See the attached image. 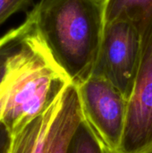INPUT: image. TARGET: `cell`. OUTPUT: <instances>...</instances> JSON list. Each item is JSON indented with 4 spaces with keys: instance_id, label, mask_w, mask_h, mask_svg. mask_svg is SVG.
<instances>
[{
    "instance_id": "6",
    "label": "cell",
    "mask_w": 152,
    "mask_h": 153,
    "mask_svg": "<svg viewBox=\"0 0 152 153\" xmlns=\"http://www.w3.org/2000/svg\"><path fill=\"white\" fill-rule=\"evenodd\" d=\"M82 119L78 89L71 82L59 97L50 127L47 153H67L71 137Z\"/></svg>"
},
{
    "instance_id": "5",
    "label": "cell",
    "mask_w": 152,
    "mask_h": 153,
    "mask_svg": "<svg viewBox=\"0 0 152 153\" xmlns=\"http://www.w3.org/2000/svg\"><path fill=\"white\" fill-rule=\"evenodd\" d=\"M76 86L83 119L111 152L118 153L125 126L127 100L99 76L91 75Z\"/></svg>"
},
{
    "instance_id": "8",
    "label": "cell",
    "mask_w": 152,
    "mask_h": 153,
    "mask_svg": "<svg viewBox=\"0 0 152 153\" xmlns=\"http://www.w3.org/2000/svg\"><path fill=\"white\" fill-rule=\"evenodd\" d=\"M105 24L128 20L142 28L152 13V0H104Z\"/></svg>"
},
{
    "instance_id": "1",
    "label": "cell",
    "mask_w": 152,
    "mask_h": 153,
    "mask_svg": "<svg viewBox=\"0 0 152 153\" xmlns=\"http://www.w3.org/2000/svg\"><path fill=\"white\" fill-rule=\"evenodd\" d=\"M71 82L37 32L33 22L10 57L0 83V123L10 137L46 112Z\"/></svg>"
},
{
    "instance_id": "4",
    "label": "cell",
    "mask_w": 152,
    "mask_h": 153,
    "mask_svg": "<svg viewBox=\"0 0 152 153\" xmlns=\"http://www.w3.org/2000/svg\"><path fill=\"white\" fill-rule=\"evenodd\" d=\"M141 30L142 58L127 101L125 126L118 153H143L152 148V13Z\"/></svg>"
},
{
    "instance_id": "12",
    "label": "cell",
    "mask_w": 152,
    "mask_h": 153,
    "mask_svg": "<svg viewBox=\"0 0 152 153\" xmlns=\"http://www.w3.org/2000/svg\"><path fill=\"white\" fill-rule=\"evenodd\" d=\"M11 137L5 127L0 123V153H8Z\"/></svg>"
},
{
    "instance_id": "2",
    "label": "cell",
    "mask_w": 152,
    "mask_h": 153,
    "mask_svg": "<svg viewBox=\"0 0 152 153\" xmlns=\"http://www.w3.org/2000/svg\"><path fill=\"white\" fill-rule=\"evenodd\" d=\"M30 13L70 81L78 85L91 76L105 28L104 0H40Z\"/></svg>"
},
{
    "instance_id": "3",
    "label": "cell",
    "mask_w": 152,
    "mask_h": 153,
    "mask_svg": "<svg viewBox=\"0 0 152 153\" xmlns=\"http://www.w3.org/2000/svg\"><path fill=\"white\" fill-rule=\"evenodd\" d=\"M142 30L128 20L105 24L97 62L91 75L104 78L129 100L142 58Z\"/></svg>"
},
{
    "instance_id": "13",
    "label": "cell",
    "mask_w": 152,
    "mask_h": 153,
    "mask_svg": "<svg viewBox=\"0 0 152 153\" xmlns=\"http://www.w3.org/2000/svg\"><path fill=\"white\" fill-rule=\"evenodd\" d=\"M143 153H152V148L151 150H149V151H147V152H145Z\"/></svg>"
},
{
    "instance_id": "11",
    "label": "cell",
    "mask_w": 152,
    "mask_h": 153,
    "mask_svg": "<svg viewBox=\"0 0 152 153\" xmlns=\"http://www.w3.org/2000/svg\"><path fill=\"white\" fill-rule=\"evenodd\" d=\"M30 0H0V25L14 13L26 9Z\"/></svg>"
},
{
    "instance_id": "10",
    "label": "cell",
    "mask_w": 152,
    "mask_h": 153,
    "mask_svg": "<svg viewBox=\"0 0 152 153\" xmlns=\"http://www.w3.org/2000/svg\"><path fill=\"white\" fill-rule=\"evenodd\" d=\"M32 23V17L28 13L22 23L11 29L0 38V83L5 75L10 57L17 50L22 40L31 29Z\"/></svg>"
},
{
    "instance_id": "9",
    "label": "cell",
    "mask_w": 152,
    "mask_h": 153,
    "mask_svg": "<svg viewBox=\"0 0 152 153\" xmlns=\"http://www.w3.org/2000/svg\"><path fill=\"white\" fill-rule=\"evenodd\" d=\"M67 153H114L101 141L84 120L79 124L71 137Z\"/></svg>"
},
{
    "instance_id": "7",
    "label": "cell",
    "mask_w": 152,
    "mask_h": 153,
    "mask_svg": "<svg viewBox=\"0 0 152 153\" xmlns=\"http://www.w3.org/2000/svg\"><path fill=\"white\" fill-rule=\"evenodd\" d=\"M58 100L59 98L46 112L11 137L8 153H47L50 127Z\"/></svg>"
}]
</instances>
